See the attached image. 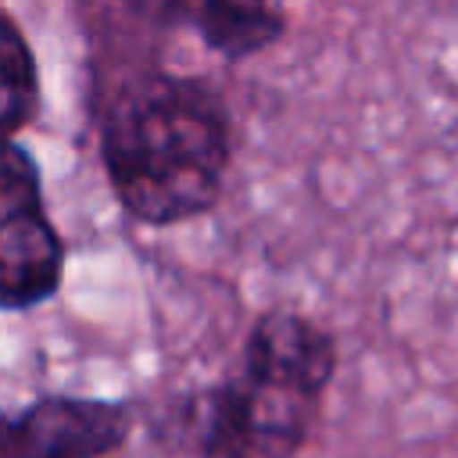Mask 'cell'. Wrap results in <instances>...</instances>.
Returning a JSON list of instances; mask_svg holds the SVG:
<instances>
[{
  "label": "cell",
  "instance_id": "6da1fadb",
  "mask_svg": "<svg viewBox=\"0 0 458 458\" xmlns=\"http://www.w3.org/2000/svg\"><path fill=\"white\" fill-rule=\"evenodd\" d=\"M97 154L118 208L150 229L208 215L233 161V122L204 75L143 68L100 111Z\"/></svg>",
  "mask_w": 458,
  "mask_h": 458
},
{
  "label": "cell",
  "instance_id": "277c9868",
  "mask_svg": "<svg viewBox=\"0 0 458 458\" xmlns=\"http://www.w3.org/2000/svg\"><path fill=\"white\" fill-rule=\"evenodd\" d=\"M132 408L107 397L39 394L7 411L0 458H107L125 447Z\"/></svg>",
  "mask_w": 458,
  "mask_h": 458
},
{
  "label": "cell",
  "instance_id": "8992f818",
  "mask_svg": "<svg viewBox=\"0 0 458 458\" xmlns=\"http://www.w3.org/2000/svg\"><path fill=\"white\" fill-rule=\"evenodd\" d=\"M165 18H182L193 25L200 43L229 64H240L286 36V11L272 4H236V0H200L186 7H154Z\"/></svg>",
  "mask_w": 458,
  "mask_h": 458
},
{
  "label": "cell",
  "instance_id": "52a82bcc",
  "mask_svg": "<svg viewBox=\"0 0 458 458\" xmlns=\"http://www.w3.org/2000/svg\"><path fill=\"white\" fill-rule=\"evenodd\" d=\"M0 114H4V140H18L21 129H29L39 118L43 107V82L36 54L21 32V21L14 11H0Z\"/></svg>",
  "mask_w": 458,
  "mask_h": 458
},
{
  "label": "cell",
  "instance_id": "5b68a950",
  "mask_svg": "<svg viewBox=\"0 0 458 458\" xmlns=\"http://www.w3.org/2000/svg\"><path fill=\"white\" fill-rule=\"evenodd\" d=\"M336 361H340V351L333 333L293 308L261 311L250 322L243 336V354H240L243 369L315 397H322L326 386L333 383Z\"/></svg>",
  "mask_w": 458,
  "mask_h": 458
},
{
  "label": "cell",
  "instance_id": "7a4b0ae2",
  "mask_svg": "<svg viewBox=\"0 0 458 458\" xmlns=\"http://www.w3.org/2000/svg\"><path fill=\"white\" fill-rule=\"evenodd\" d=\"M322 397L236 369L182 397L179 415L190 458H297Z\"/></svg>",
  "mask_w": 458,
  "mask_h": 458
},
{
  "label": "cell",
  "instance_id": "3957f363",
  "mask_svg": "<svg viewBox=\"0 0 458 458\" xmlns=\"http://www.w3.org/2000/svg\"><path fill=\"white\" fill-rule=\"evenodd\" d=\"M64 279V240L57 236L43 175L32 150L4 140L0 161V308L7 315L47 304Z\"/></svg>",
  "mask_w": 458,
  "mask_h": 458
}]
</instances>
